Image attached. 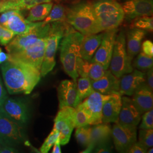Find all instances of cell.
I'll list each match as a JSON object with an SVG mask.
<instances>
[{"label": "cell", "instance_id": "obj_1", "mask_svg": "<svg viewBox=\"0 0 153 153\" xmlns=\"http://www.w3.org/2000/svg\"><path fill=\"white\" fill-rule=\"evenodd\" d=\"M1 69L6 88L11 95L30 94L41 78L40 70L21 61L8 60L1 64Z\"/></svg>", "mask_w": 153, "mask_h": 153}, {"label": "cell", "instance_id": "obj_19", "mask_svg": "<svg viewBox=\"0 0 153 153\" xmlns=\"http://www.w3.org/2000/svg\"><path fill=\"white\" fill-rule=\"evenodd\" d=\"M58 98L60 109L65 107L75 108L76 98V82L73 80H63L58 88Z\"/></svg>", "mask_w": 153, "mask_h": 153}, {"label": "cell", "instance_id": "obj_35", "mask_svg": "<svg viewBox=\"0 0 153 153\" xmlns=\"http://www.w3.org/2000/svg\"><path fill=\"white\" fill-rule=\"evenodd\" d=\"M140 129H150L153 128V109H150L142 114V123Z\"/></svg>", "mask_w": 153, "mask_h": 153}, {"label": "cell", "instance_id": "obj_17", "mask_svg": "<svg viewBox=\"0 0 153 153\" xmlns=\"http://www.w3.org/2000/svg\"><path fill=\"white\" fill-rule=\"evenodd\" d=\"M122 105L117 123L121 125L137 126L141 119V115L133 104L131 98L121 97Z\"/></svg>", "mask_w": 153, "mask_h": 153}, {"label": "cell", "instance_id": "obj_8", "mask_svg": "<svg viewBox=\"0 0 153 153\" xmlns=\"http://www.w3.org/2000/svg\"><path fill=\"white\" fill-rule=\"evenodd\" d=\"M23 126L11 120L0 105V144L14 146L25 140Z\"/></svg>", "mask_w": 153, "mask_h": 153}, {"label": "cell", "instance_id": "obj_22", "mask_svg": "<svg viewBox=\"0 0 153 153\" xmlns=\"http://www.w3.org/2000/svg\"><path fill=\"white\" fill-rule=\"evenodd\" d=\"M39 23L40 22L28 21L23 16L20 10H16L15 13L9 17L3 26L11 31L15 35H17L27 33L38 25Z\"/></svg>", "mask_w": 153, "mask_h": 153}, {"label": "cell", "instance_id": "obj_3", "mask_svg": "<svg viewBox=\"0 0 153 153\" xmlns=\"http://www.w3.org/2000/svg\"><path fill=\"white\" fill-rule=\"evenodd\" d=\"M83 35L71 25L66 29L60 44V60L66 73L76 82L79 76L77 62L81 57L80 49Z\"/></svg>", "mask_w": 153, "mask_h": 153}, {"label": "cell", "instance_id": "obj_11", "mask_svg": "<svg viewBox=\"0 0 153 153\" xmlns=\"http://www.w3.org/2000/svg\"><path fill=\"white\" fill-rule=\"evenodd\" d=\"M117 33V28L104 31L100 45L91 60L100 64L106 70L109 68Z\"/></svg>", "mask_w": 153, "mask_h": 153}, {"label": "cell", "instance_id": "obj_25", "mask_svg": "<svg viewBox=\"0 0 153 153\" xmlns=\"http://www.w3.org/2000/svg\"><path fill=\"white\" fill-rule=\"evenodd\" d=\"M103 33L102 32L83 36L80 49L81 59L85 60L91 61L100 45Z\"/></svg>", "mask_w": 153, "mask_h": 153}, {"label": "cell", "instance_id": "obj_44", "mask_svg": "<svg viewBox=\"0 0 153 153\" xmlns=\"http://www.w3.org/2000/svg\"><path fill=\"white\" fill-rule=\"evenodd\" d=\"M18 150L14 148V146L4 145L0 148V153H18Z\"/></svg>", "mask_w": 153, "mask_h": 153}, {"label": "cell", "instance_id": "obj_34", "mask_svg": "<svg viewBox=\"0 0 153 153\" xmlns=\"http://www.w3.org/2000/svg\"><path fill=\"white\" fill-rule=\"evenodd\" d=\"M138 142L142 143L148 149L153 147V129H140L138 135Z\"/></svg>", "mask_w": 153, "mask_h": 153}, {"label": "cell", "instance_id": "obj_33", "mask_svg": "<svg viewBox=\"0 0 153 153\" xmlns=\"http://www.w3.org/2000/svg\"><path fill=\"white\" fill-rule=\"evenodd\" d=\"M59 137V133L56 129H53L50 133L48 136L47 137L44 143L42 145L40 151L42 153H48L51 148H52L58 138Z\"/></svg>", "mask_w": 153, "mask_h": 153}, {"label": "cell", "instance_id": "obj_52", "mask_svg": "<svg viewBox=\"0 0 153 153\" xmlns=\"http://www.w3.org/2000/svg\"><path fill=\"white\" fill-rule=\"evenodd\" d=\"M0 51H1V49H0Z\"/></svg>", "mask_w": 153, "mask_h": 153}, {"label": "cell", "instance_id": "obj_6", "mask_svg": "<svg viewBox=\"0 0 153 153\" xmlns=\"http://www.w3.org/2000/svg\"><path fill=\"white\" fill-rule=\"evenodd\" d=\"M133 58L128 55L126 49V33L121 31L116 36L114 48L109 64V71L118 78L133 71Z\"/></svg>", "mask_w": 153, "mask_h": 153}, {"label": "cell", "instance_id": "obj_4", "mask_svg": "<svg viewBox=\"0 0 153 153\" xmlns=\"http://www.w3.org/2000/svg\"><path fill=\"white\" fill-rule=\"evenodd\" d=\"M91 2L103 32L117 28L120 26L125 18L120 4L116 0H95Z\"/></svg>", "mask_w": 153, "mask_h": 153}, {"label": "cell", "instance_id": "obj_9", "mask_svg": "<svg viewBox=\"0 0 153 153\" xmlns=\"http://www.w3.org/2000/svg\"><path fill=\"white\" fill-rule=\"evenodd\" d=\"M75 108L65 107L60 109L54 120L53 129L59 133L60 144L65 145L69 142L75 128L74 114Z\"/></svg>", "mask_w": 153, "mask_h": 153}, {"label": "cell", "instance_id": "obj_39", "mask_svg": "<svg viewBox=\"0 0 153 153\" xmlns=\"http://www.w3.org/2000/svg\"><path fill=\"white\" fill-rule=\"evenodd\" d=\"M148 148L142 145L140 142H136L134 143L131 147L127 151L129 153H147Z\"/></svg>", "mask_w": 153, "mask_h": 153}, {"label": "cell", "instance_id": "obj_45", "mask_svg": "<svg viewBox=\"0 0 153 153\" xmlns=\"http://www.w3.org/2000/svg\"><path fill=\"white\" fill-rule=\"evenodd\" d=\"M52 153H61V150L60 148V137L58 138L57 141H56L54 145H53V149L52 151Z\"/></svg>", "mask_w": 153, "mask_h": 153}, {"label": "cell", "instance_id": "obj_31", "mask_svg": "<svg viewBox=\"0 0 153 153\" xmlns=\"http://www.w3.org/2000/svg\"><path fill=\"white\" fill-rule=\"evenodd\" d=\"M74 121L75 128L91 125V120L90 116L87 114V112L78 105L75 108Z\"/></svg>", "mask_w": 153, "mask_h": 153}, {"label": "cell", "instance_id": "obj_36", "mask_svg": "<svg viewBox=\"0 0 153 153\" xmlns=\"http://www.w3.org/2000/svg\"><path fill=\"white\" fill-rule=\"evenodd\" d=\"M15 35L11 31L0 25V43L6 45L13 39Z\"/></svg>", "mask_w": 153, "mask_h": 153}, {"label": "cell", "instance_id": "obj_29", "mask_svg": "<svg viewBox=\"0 0 153 153\" xmlns=\"http://www.w3.org/2000/svg\"><path fill=\"white\" fill-rule=\"evenodd\" d=\"M91 127L88 126L76 128L75 137L76 141L82 146L87 148L90 141Z\"/></svg>", "mask_w": 153, "mask_h": 153}, {"label": "cell", "instance_id": "obj_23", "mask_svg": "<svg viewBox=\"0 0 153 153\" xmlns=\"http://www.w3.org/2000/svg\"><path fill=\"white\" fill-rule=\"evenodd\" d=\"M106 69L100 64L91 61L83 60L81 57L77 62V72L79 76L86 77L91 81H96L105 74Z\"/></svg>", "mask_w": 153, "mask_h": 153}, {"label": "cell", "instance_id": "obj_38", "mask_svg": "<svg viewBox=\"0 0 153 153\" xmlns=\"http://www.w3.org/2000/svg\"><path fill=\"white\" fill-rule=\"evenodd\" d=\"M112 146L110 141L101 143L97 145L93 150L94 153H111L112 151Z\"/></svg>", "mask_w": 153, "mask_h": 153}, {"label": "cell", "instance_id": "obj_16", "mask_svg": "<svg viewBox=\"0 0 153 153\" xmlns=\"http://www.w3.org/2000/svg\"><path fill=\"white\" fill-rule=\"evenodd\" d=\"M94 91L103 95L120 93V78L107 69L103 76L98 80L91 81Z\"/></svg>", "mask_w": 153, "mask_h": 153}, {"label": "cell", "instance_id": "obj_48", "mask_svg": "<svg viewBox=\"0 0 153 153\" xmlns=\"http://www.w3.org/2000/svg\"><path fill=\"white\" fill-rule=\"evenodd\" d=\"M153 147H152V148H151V149H150V150H149V151H148V152H147V153H152L153 152Z\"/></svg>", "mask_w": 153, "mask_h": 153}, {"label": "cell", "instance_id": "obj_43", "mask_svg": "<svg viewBox=\"0 0 153 153\" xmlns=\"http://www.w3.org/2000/svg\"><path fill=\"white\" fill-rule=\"evenodd\" d=\"M7 93L4 88L3 84L2 83L1 78H0V105H2V104H3V103L4 102L6 99L7 98Z\"/></svg>", "mask_w": 153, "mask_h": 153}, {"label": "cell", "instance_id": "obj_42", "mask_svg": "<svg viewBox=\"0 0 153 153\" xmlns=\"http://www.w3.org/2000/svg\"><path fill=\"white\" fill-rule=\"evenodd\" d=\"M146 83L152 90L153 89V68L149 69L146 74Z\"/></svg>", "mask_w": 153, "mask_h": 153}, {"label": "cell", "instance_id": "obj_2", "mask_svg": "<svg viewBox=\"0 0 153 153\" xmlns=\"http://www.w3.org/2000/svg\"><path fill=\"white\" fill-rule=\"evenodd\" d=\"M65 21L83 36L103 32L94 10L91 2L81 0L68 6Z\"/></svg>", "mask_w": 153, "mask_h": 153}, {"label": "cell", "instance_id": "obj_12", "mask_svg": "<svg viewBox=\"0 0 153 153\" xmlns=\"http://www.w3.org/2000/svg\"><path fill=\"white\" fill-rule=\"evenodd\" d=\"M111 95H103L94 91L85 100L78 104L90 116L91 125L102 123V109L104 102Z\"/></svg>", "mask_w": 153, "mask_h": 153}, {"label": "cell", "instance_id": "obj_24", "mask_svg": "<svg viewBox=\"0 0 153 153\" xmlns=\"http://www.w3.org/2000/svg\"><path fill=\"white\" fill-rule=\"evenodd\" d=\"M146 31L132 27L127 31L126 37V49L127 53L132 58L137 55L141 49L143 39Z\"/></svg>", "mask_w": 153, "mask_h": 153}, {"label": "cell", "instance_id": "obj_14", "mask_svg": "<svg viewBox=\"0 0 153 153\" xmlns=\"http://www.w3.org/2000/svg\"><path fill=\"white\" fill-rule=\"evenodd\" d=\"M122 7L127 21L143 16H152L153 0H128L123 2Z\"/></svg>", "mask_w": 153, "mask_h": 153}, {"label": "cell", "instance_id": "obj_18", "mask_svg": "<svg viewBox=\"0 0 153 153\" xmlns=\"http://www.w3.org/2000/svg\"><path fill=\"white\" fill-rule=\"evenodd\" d=\"M146 82V74L138 70L124 74L120 78L121 95L132 96L137 88L143 82Z\"/></svg>", "mask_w": 153, "mask_h": 153}, {"label": "cell", "instance_id": "obj_5", "mask_svg": "<svg viewBox=\"0 0 153 153\" xmlns=\"http://www.w3.org/2000/svg\"><path fill=\"white\" fill-rule=\"evenodd\" d=\"M48 37L40 69L41 76H45L52 71L55 65V56L69 24L65 21L51 23Z\"/></svg>", "mask_w": 153, "mask_h": 153}, {"label": "cell", "instance_id": "obj_15", "mask_svg": "<svg viewBox=\"0 0 153 153\" xmlns=\"http://www.w3.org/2000/svg\"><path fill=\"white\" fill-rule=\"evenodd\" d=\"M132 96L133 104L141 115L153 108V90L146 82H143L137 88Z\"/></svg>", "mask_w": 153, "mask_h": 153}, {"label": "cell", "instance_id": "obj_47", "mask_svg": "<svg viewBox=\"0 0 153 153\" xmlns=\"http://www.w3.org/2000/svg\"><path fill=\"white\" fill-rule=\"evenodd\" d=\"M18 1L19 0H0L1 2H14Z\"/></svg>", "mask_w": 153, "mask_h": 153}, {"label": "cell", "instance_id": "obj_13", "mask_svg": "<svg viewBox=\"0 0 153 153\" xmlns=\"http://www.w3.org/2000/svg\"><path fill=\"white\" fill-rule=\"evenodd\" d=\"M1 107L6 115L19 125L23 126L27 123L29 119L27 105L21 100L7 97Z\"/></svg>", "mask_w": 153, "mask_h": 153}, {"label": "cell", "instance_id": "obj_7", "mask_svg": "<svg viewBox=\"0 0 153 153\" xmlns=\"http://www.w3.org/2000/svg\"><path fill=\"white\" fill-rule=\"evenodd\" d=\"M48 37V36L28 44L17 52L8 54L9 56L8 60L21 61L40 71Z\"/></svg>", "mask_w": 153, "mask_h": 153}, {"label": "cell", "instance_id": "obj_41", "mask_svg": "<svg viewBox=\"0 0 153 153\" xmlns=\"http://www.w3.org/2000/svg\"><path fill=\"white\" fill-rule=\"evenodd\" d=\"M16 10H10L3 12V13L0 16V25L3 26L8 20L9 17L15 13Z\"/></svg>", "mask_w": 153, "mask_h": 153}, {"label": "cell", "instance_id": "obj_37", "mask_svg": "<svg viewBox=\"0 0 153 153\" xmlns=\"http://www.w3.org/2000/svg\"><path fill=\"white\" fill-rule=\"evenodd\" d=\"M41 3H43L42 0H19L16 2V6L18 10H28Z\"/></svg>", "mask_w": 153, "mask_h": 153}, {"label": "cell", "instance_id": "obj_40", "mask_svg": "<svg viewBox=\"0 0 153 153\" xmlns=\"http://www.w3.org/2000/svg\"><path fill=\"white\" fill-rule=\"evenodd\" d=\"M142 52L145 54L153 57V43L149 40H146L143 42L141 45Z\"/></svg>", "mask_w": 153, "mask_h": 153}, {"label": "cell", "instance_id": "obj_27", "mask_svg": "<svg viewBox=\"0 0 153 153\" xmlns=\"http://www.w3.org/2000/svg\"><path fill=\"white\" fill-rule=\"evenodd\" d=\"M94 91V90L93 89L91 80L86 77L81 76L76 83V98L75 108Z\"/></svg>", "mask_w": 153, "mask_h": 153}, {"label": "cell", "instance_id": "obj_10", "mask_svg": "<svg viewBox=\"0 0 153 153\" xmlns=\"http://www.w3.org/2000/svg\"><path fill=\"white\" fill-rule=\"evenodd\" d=\"M112 137L116 150L120 153H127L131 145L137 141V126L115 123L112 129Z\"/></svg>", "mask_w": 153, "mask_h": 153}, {"label": "cell", "instance_id": "obj_30", "mask_svg": "<svg viewBox=\"0 0 153 153\" xmlns=\"http://www.w3.org/2000/svg\"><path fill=\"white\" fill-rule=\"evenodd\" d=\"M153 57L141 52L134 61L133 66L140 71H148L153 68Z\"/></svg>", "mask_w": 153, "mask_h": 153}, {"label": "cell", "instance_id": "obj_20", "mask_svg": "<svg viewBox=\"0 0 153 153\" xmlns=\"http://www.w3.org/2000/svg\"><path fill=\"white\" fill-rule=\"evenodd\" d=\"M122 105L121 95L120 93L111 94L104 102L102 109V123L109 124L117 123Z\"/></svg>", "mask_w": 153, "mask_h": 153}, {"label": "cell", "instance_id": "obj_46", "mask_svg": "<svg viewBox=\"0 0 153 153\" xmlns=\"http://www.w3.org/2000/svg\"><path fill=\"white\" fill-rule=\"evenodd\" d=\"M9 56L5 53L3 52L2 51H0V64H2L3 62H5L7 60L9 59Z\"/></svg>", "mask_w": 153, "mask_h": 153}, {"label": "cell", "instance_id": "obj_51", "mask_svg": "<svg viewBox=\"0 0 153 153\" xmlns=\"http://www.w3.org/2000/svg\"><path fill=\"white\" fill-rule=\"evenodd\" d=\"M1 146H2V145H1V144H0V148H1Z\"/></svg>", "mask_w": 153, "mask_h": 153}, {"label": "cell", "instance_id": "obj_21", "mask_svg": "<svg viewBox=\"0 0 153 153\" xmlns=\"http://www.w3.org/2000/svg\"><path fill=\"white\" fill-rule=\"evenodd\" d=\"M112 137V128L109 124L101 123L91 127L90 143L82 153L93 152L95 147L101 143L111 141Z\"/></svg>", "mask_w": 153, "mask_h": 153}, {"label": "cell", "instance_id": "obj_28", "mask_svg": "<svg viewBox=\"0 0 153 153\" xmlns=\"http://www.w3.org/2000/svg\"><path fill=\"white\" fill-rule=\"evenodd\" d=\"M60 21H65V8L60 4H55L43 23L46 24Z\"/></svg>", "mask_w": 153, "mask_h": 153}, {"label": "cell", "instance_id": "obj_26", "mask_svg": "<svg viewBox=\"0 0 153 153\" xmlns=\"http://www.w3.org/2000/svg\"><path fill=\"white\" fill-rule=\"evenodd\" d=\"M53 6L52 2L41 3L30 9L27 19L32 22L43 21L48 16Z\"/></svg>", "mask_w": 153, "mask_h": 153}, {"label": "cell", "instance_id": "obj_50", "mask_svg": "<svg viewBox=\"0 0 153 153\" xmlns=\"http://www.w3.org/2000/svg\"><path fill=\"white\" fill-rule=\"evenodd\" d=\"M120 1L123 2H125V1H128V0H120Z\"/></svg>", "mask_w": 153, "mask_h": 153}, {"label": "cell", "instance_id": "obj_49", "mask_svg": "<svg viewBox=\"0 0 153 153\" xmlns=\"http://www.w3.org/2000/svg\"><path fill=\"white\" fill-rule=\"evenodd\" d=\"M43 1V2L45 3V2H51L52 0H42Z\"/></svg>", "mask_w": 153, "mask_h": 153}, {"label": "cell", "instance_id": "obj_32", "mask_svg": "<svg viewBox=\"0 0 153 153\" xmlns=\"http://www.w3.org/2000/svg\"><path fill=\"white\" fill-rule=\"evenodd\" d=\"M132 27L137 28L145 31H153V19L152 16H140L134 19Z\"/></svg>", "mask_w": 153, "mask_h": 153}]
</instances>
